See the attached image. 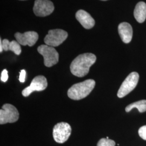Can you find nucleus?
<instances>
[{
  "mask_svg": "<svg viewBox=\"0 0 146 146\" xmlns=\"http://www.w3.org/2000/svg\"><path fill=\"white\" fill-rule=\"evenodd\" d=\"M96 60V56L92 53H84L77 56L70 64V72L74 75L82 78L89 72L90 67Z\"/></svg>",
  "mask_w": 146,
  "mask_h": 146,
  "instance_id": "nucleus-1",
  "label": "nucleus"
},
{
  "mask_svg": "<svg viewBox=\"0 0 146 146\" xmlns=\"http://www.w3.org/2000/svg\"><path fill=\"white\" fill-rule=\"evenodd\" d=\"M95 86V81L92 79L75 84L68 89V97L74 100L83 99L92 92Z\"/></svg>",
  "mask_w": 146,
  "mask_h": 146,
  "instance_id": "nucleus-2",
  "label": "nucleus"
},
{
  "mask_svg": "<svg viewBox=\"0 0 146 146\" xmlns=\"http://www.w3.org/2000/svg\"><path fill=\"white\" fill-rule=\"evenodd\" d=\"M37 51L44 58V64L47 67H51L58 62L59 55L54 47L43 44L37 48Z\"/></svg>",
  "mask_w": 146,
  "mask_h": 146,
  "instance_id": "nucleus-3",
  "label": "nucleus"
},
{
  "mask_svg": "<svg viewBox=\"0 0 146 146\" xmlns=\"http://www.w3.org/2000/svg\"><path fill=\"white\" fill-rule=\"evenodd\" d=\"M139 75L136 72L131 73L122 82L117 92V96L122 98L134 90L138 84Z\"/></svg>",
  "mask_w": 146,
  "mask_h": 146,
  "instance_id": "nucleus-4",
  "label": "nucleus"
},
{
  "mask_svg": "<svg viewBox=\"0 0 146 146\" xmlns=\"http://www.w3.org/2000/svg\"><path fill=\"white\" fill-rule=\"evenodd\" d=\"M19 118V113L15 107L11 104H6L0 110V124L15 122Z\"/></svg>",
  "mask_w": 146,
  "mask_h": 146,
  "instance_id": "nucleus-5",
  "label": "nucleus"
},
{
  "mask_svg": "<svg viewBox=\"0 0 146 146\" xmlns=\"http://www.w3.org/2000/svg\"><path fill=\"white\" fill-rule=\"evenodd\" d=\"M72 133L70 125L66 122H60L54 126L53 128V138L59 143H63L68 140Z\"/></svg>",
  "mask_w": 146,
  "mask_h": 146,
  "instance_id": "nucleus-6",
  "label": "nucleus"
},
{
  "mask_svg": "<svg viewBox=\"0 0 146 146\" xmlns=\"http://www.w3.org/2000/svg\"><path fill=\"white\" fill-rule=\"evenodd\" d=\"M67 37L68 33L62 29H52L48 31L44 41L48 46L58 47L67 39Z\"/></svg>",
  "mask_w": 146,
  "mask_h": 146,
  "instance_id": "nucleus-7",
  "label": "nucleus"
},
{
  "mask_svg": "<svg viewBox=\"0 0 146 146\" xmlns=\"http://www.w3.org/2000/svg\"><path fill=\"white\" fill-rule=\"evenodd\" d=\"M48 86L47 78L44 76H37L32 80L29 86L27 87L22 92L23 96L27 97L34 92H40L46 89Z\"/></svg>",
  "mask_w": 146,
  "mask_h": 146,
  "instance_id": "nucleus-8",
  "label": "nucleus"
},
{
  "mask_svg": "<svg viewBox=\"0 0 146 146\" xmlns=\"http://www.w3.org/2000/svg\"><path fill=\"white\" fill-rule=\"evenodd\" d=\"M54 10V5L49 0H36L35 1L33 11L37 16L44 17L49 15Z\"/></svg>",
  "mask_w": 146,
  "mask_h": 146,
  "instance_id": "nucleus-9",
  "label": "nucleus"
},
{
  "mask_svg": "<svg viewBox=\"0 0 146 146\" xmlns=\"http://www.w3.org/2000/svg\"><path fill=\"white\" fill-rule=\"evenodd\" d=\"M14 36L16 41L21 45H28L29 47L34 46L38 38V34L36 32L33 31H27L23 34L16 33Z\"/></svg>",
  "mask_w": 146,
  "mask_h": 146,
  "instance_id": "nucleus-10",
  "label": "nucleus"
},
{
  "mask_svg": "<svg viewBox=\"0 0 146 146\" xmlns=\"http://www.w3.org/2000/svg\"><path fill=\"white\" fill-rule=\"evenodd\" d=\"M76 19L84 28L89 29L95 25L94 19L91 15L84 10H80L76 13Z\"/></svg>",
  "mask_w": 146,
  "mask_h": 146,
  "instance_id": "nucleus-11",
  "label": "nucleus"
},
{
  "mask_svg": "<svg viewBox=\"0 0 146 146\" xmlns=\"http://www.w3.org/2000/svg\"><path fill=\"white\" fill-rule=\"evenodd\" d=\"M118 31L122 41L125 43L131 42L133 37V29L127 22H122L118 27Z\"/></svg>",
  "mask_w": 146,
  "mask_h": 146,
  "instance_id": "nucleus-12",
  "label": "nucleus"
},
{
  "mask_svg": "<svg viewBox=\"0 0 146 146\" xmlns=\"http://www.w3.org/2000/svg\"><path fill=\"white\" fill-rule=\"evenodd\" d=\"M134 15L136 20L139 23H143L146 19V4L143 2H140L136 5Z\"/></svg>",
  "mask_w": 146,
  "mask_h": 146,
  "instance_id": "nucleus-13",
  "label": "nucleus"
},
{
  "mask_svg": "<svg viewBox=\"0 0 146 146\" xmlns=\"http://www.w3.org/2000/svg\"><path fill=\"white\" fill-rule=\"evenodd\" d=\"M2 42L3 50H11L17 55H19L21 54V48L20 44L17 41H12L10 42L7 39H4Z\"/></svg>",
  "mask_w": 146,
  "mask_h": 146,
  "instance_id": "nucleus-14",
  "label": "nucleus"
},
{
  "mask_svg": "<svg viewBox=\"0 0 146 146\" xmlns=\"http://www.w3.org/2000/svg\"><path fill=\"white\" fill-rule=\"evenodd\" d=\"M137 108L140 113L146 111V100H142L129 104L125 107V111L129 112L131 110Z\"/></svg>",
  "mask_w": 146,
  "mask_h": 146,
  "instance_id": "nucleus-15",
  "label": "nucleus"
},
{
  "mask_svg": "<svg viewBox=\"0 0 146 146\" xmlns=\"http://www.w3.org/2000/svg\"><path fill=\"white\" fill-rule=\"evenodd\" d=\"M115 141L110 140V139H105V138H102L98 142L97 146H115Z\"/></svg>",
  "mask_w": 146,
  "mask_h": 146,
  "instance_id": "nucleus-16",
  "label": "nucleus"
},
{
  "mask_svg": "<svg viewBox=\"0 0 146 146\" xmlns=\"http://www.w3.org/2000/svg\"><path fill=\"white\" fill-rule=\"evenodd\" d=\"M138 133L139 136L143 140H146V125L141 127L139 129Z\"/></svg>",
  "mask_w": 146,
  "mask_h": 146,
  "instance_id": "nucleus-17",
  "label": "nucleus"
},
{
  "mask_svg": "<svg viewBox=\"0 0 146 146\" xmlns=\"http://www.w3.org/2000/svg\"><path fill=\"white\" fill-rule=\"evenodd\" d=\"M8 79V71L7 69H4L1 75V80L3 82H5L7 81Z\"/></svg>",
  "mask_w": 146,
  "mask_h": 146,
  "instance_id": "nucleus-18",
  "label": "nucleus"
},
{
  "mask_svg": "<svg viewBox=\"0 0 146 146\" xmlns=\"http://www.w3.org/2000/svg\"><path fill=\"white\" fill-rule=\"evenodd\" d=\"M26 76V72L25 69H22L20 73V76H19V81L21 83H23L25 81Z\"/></svg>",
  "mask_w": 146,
  "mask_h": 146,
  "instance_id": "nucleus-19",
  "label": "nucleus"
},
{
  "mask_svg": "<svg viewBox=\"0 0 146 146\" xmlns=\"http://www.w3.org/2000/svg\"><path fill=\"white\" fill-rule=\"evenodd\" d=\"M3 50V47H2V42L1 41V39L0 40V52H2V51Z\"/></svg>",
  "mask_w": 146,
  "mask_h": 146,
  "instance_id": "nucleus-20",
  "label": "nucleus"
},
{
  "mask_svg": "<svg viewBox=\"0 0 146 146\" xmlns=\"http://www.w3.org/2000/svg\"><path fill=\"white\" fill-rule=\"evenodd\" d=\"M102 1H107V0H102Z\"/></svg>",
  "mask_w": 146,
  "mask_h": 146,
  "instance_id": "nucleus-21",
  "label": "nucleus"
},
{
  "mask_svg": "<svg viewBox=\"0 0 146 146\" xmlns=\"http://www.w3.org/2000/svg\"><path fill=\"white\" fill-rule=\"evenodd\" d=\"M22 1H23V0H22Z\"/></svg>",
  "mask_w": 146,
  "mask_h": 146,
  "instance_id": "nucleus-22",
  "label": "nucleus"
}]
</instances>
